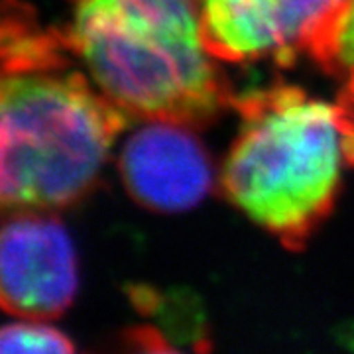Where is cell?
Segmentation results:
<instances>
[{"label": "cell", "mask_w": 354, "mask_h": 354, "mask_svg": "<svg viewBox=\"0 0 354 354\" xmlns=\"http://www.w3.org/2000/svg\"><path fill=\"white\" fill-rule=\"evenodd\" d=\"M71 50L128 116L207 124L232 102L197 0H73Z\"/></svg>", "instance_id": "cell-1"}, {"label": "cell", "mask_w": 354, "mask_h": 354, "mask_svg": "<svg viewBox=\"0 0 354 354\" xmlns=\"http://www.w3.org/2000/svg\"><path fill=\"white\" fill-rule=\"evenodd\" d=\"M241 130L223 165L227 197L290 250L304 248L330 215L348 136L337 104L293 85L254 88L232 99Z\"/></svg>", "instance_id": "cell-2"}, {"label": "cell", "mask_w": 354, "mask_h": 354, "mask_svg": "<svg viewBox=\"0 0 354 354\" xmlns=\"http://www.w3.org/2000/svg\"><path fill=\"white\" fill-rule=\"evenodd\" d=\"M127 120L71 67L0 71V209L55 211L81 201Z\"/></svg>", "instance_id": "cell-3"}, {"label": "cell", "mask_w": 354, "mask_h": 354, "mask_svg": "<svg viewBox=\"0 0 354 354\" xmlns=\"http://www.w3.org/2000/svg\"><path fill=\"white\" fill-rule=\"evenodd\" d=\"M79 288L75 246L50 211H10L0 223V309L28 321L64 315Z\"/></svg>", "instance_id": "cell-4"}, {"label": "cell", "mask_w": 354, "mask_h": 354, "mask_svg": "<svg viewBox=\"0 0 354 354\" xmlns=\"http://www.w3.org/2000/svg\"><path fill=\"white\" fill-rule=\"evenodd\" d=\"M344 0H197L205 48L216 59L291 65L309 55Z\"/></svg>", "instance_id": "cell-5"}, {"label": "cell", "mask_w": 354, "mask_h": 354, "mask_svg": "<svg viewBox=\"0 0 354 354\" xmlns=\"http://www.w3.org/2000/svg\"><path fill=\"white\" fill-rule=\"evenodd\" d=\"M187 124L150 120L122 146L120 176L132 199L158 213H179L201 203L213 185L205 146Z\"/></svg>", "instance_id": "cell-6"}, {"label": "cell", "mask_w": 354, "mask_h": 354, "mask_svg": "<svg viewBox=\"0 0 354 354\" xmlns=\"http://www.w3.org/2000/svg\"><path fill=\"white\" fill-rule=\"evenodd\" d=\"M67 32L39 22L34 8L18 0H0V71L71 67Z\"/></svg>", "instance_id": "cell-7"}, {"label": "cell", "mask_w": 354, "mask_h": 354, "mask_svg": "<svg viewBox=\"0 0 354 354\" xmlns=\"http://www.w3.org/2000/svg\"><path fill=\"white\" fill-rule=\"evenodd\" d=\"M327 73L354 75V0H344L309 51Z\"/></svg>", "instance_id": "cell-8"}, {"label": "cell", "mask_w": 354, "mask_h": 354, "mask_svg": "<svg viewBox=\"0 0 354 354\" xmlns=\"http://www.w3.org/2000/svg\"><path fill=\"white\" fill-rule=\"evenodd\" d=\"M73 341L55 327L14 323L0 327V353H73Z\"/></svg>", "instance_id": "cell-9"}, {"label": "cell", "mask_w": 354, "mask_h": 354, "mask_svg": "<svg viewBox=\"0 0 354 354\" xmlns=\"http://www.w3.org/2000/svg\"><path fill=\"white\" fill-rule=\"evenodd\" d=\"M339 106L342 111V118L346 124V134H348V152H351V162L354 165V75L346 77V83L339 95Z\"/></svg>", "instance_id": "cell-10"}]
</instances>
